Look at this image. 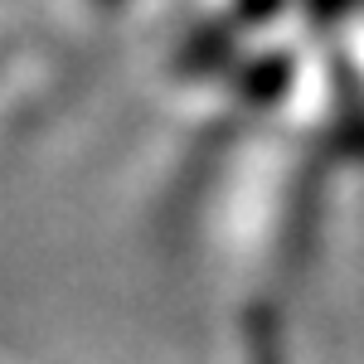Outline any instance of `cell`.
Here are the masks:
<instances>
[{
    "label": "cell",
    "mask_w": 364,
    "mask_h": 364,
    "mask_svg": "<svg viewBox=\"0 0 364 364\" xmlns=\"http://www.w3.org/2000/svg\"><path fill=\"white\" fill-rule=\"evenodd\" d=\"M257 364H282V350H277V331L267 316H257Z\"/></svg>",
    "instance_id": "1"
}]
</instances>
